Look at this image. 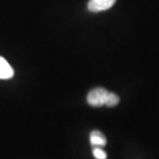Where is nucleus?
<instances>
[{"label":"nucleus","mask_w":159,"mask_h":159,"mask_svg":"<svg viewBox=\"0 0 159 159\" xmlns=\"http://www.w3.org/2000/svg\"><path fill=\"white\" fill-rule=\"evenodd\" d=\"M109 93L110 92L103 88L94 89L88 95L87 97L88 103L94 107H100L102 105H105Z\"/></svg>","instance_id":"1"},{"label":"nucleus","mask_w":159,"mask_h":159,"mask_svg":"<svg viewBox=\"0 0 159 159\" xmlns=\"http://www.w3.org/2000/svg\"><path fill=\"white\" fill-rule=\"evenodd\" d=\"M117 0H90L88 4L89 10L92 12L108 10L114 6Z\"/></svg>","instance_id":"2"},{"label":"nucleus","mask_w":159,"mask_h":159,"mask_svg":"<svg viewBox=\"0 0 159 159\" xmlns=\"http://www.w3.org/2000/svg\"><path fill=\"white\" fill-rule=\"evenodd\" d=\"M14 74L13 69L4 57H0V79H11Z\"/></svg>","instance_id":"3"},{"label":"nucleus","mask_w":159,"mask_h":159,"mask_svg":"<svg viewBox=\"0 0 159 159\" xmlns=\"http://www.w3.org/2000/svg\"><path fill=\"white\" fill-rule=\"evenodd\" d=\"M90 143L93 148L95 147H104L107 143L106 137L100 131L95 130L90 134Z\"/></svg>","instance_id":"4"},{"label":"nucleus","mask_w":159,"mask_h":159,"mask_svg":"<svg viewBox=\"0 0 159 159\" xmlns=\"http://www.w3.org/2000/svg\"><path fill=\"white\" fill-rule=\"evenodd\" d=\"M119 97L116 94L110 92L108 97H107V100H106V102H105V105L108 106V107H114L117 104H119Z\"/></svg>","instance_id":"5"},{"label":"nucleus","mask_w":159,"mask_h":159,"mask_svg":"<svg viewBox=\"0 0 159 159\" xmlns=\"http://www.w3.org/2000/svg\"><path fill=\"white\" fill-rule=\"evenodd\" d=\"M93 156L96 159H107V154L101 147L93 148Z\"/></svg>","instance_id":"6"}]
</instances>
